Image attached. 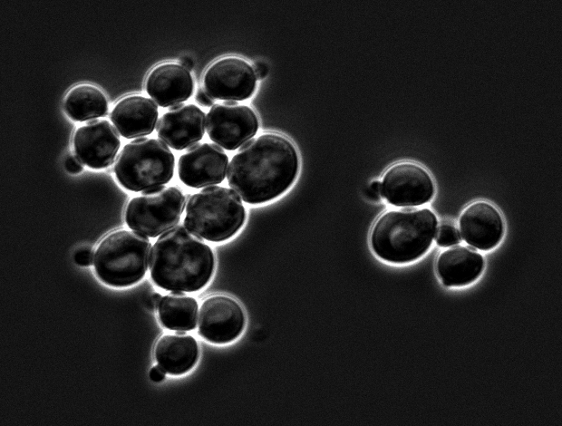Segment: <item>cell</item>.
Returning <instances> with one entry per match:
<instances>
[{"instance_id": "5bb4252c", "label": "cell", "mask_w": 562, "mask_h": 426, "mask_svg": "<svg viewBox=\"0 0 562 426\" xmlns=\"http://www.w3.org/2000/svg\"><path fill=\"white\" fill-rule=\"evenodd\" d=\"M205 113L194 104L179 103L170 107L158 121L159 138L176 150L192 147L204 135Z\"/></svg>"}, {"instance_id": "2e32d148", "label": "cell", "mask_w": 562, "mask_h": 426, "mask_svg": "<svg viewBox=\"0 0 562 426\" xmlns=\"http://www.w3.org/2000/svg\"><path fill=\"white\" fill-rule=\"evenodd\" d=\"M193 90L189 71L177 63L156 66L146 80L147 93L160 107H171L187 101Z\"/></svg>"}, {"instance_id": "44dd1931", "label": "cell", "mask_w": 562, "mask_h": 426, "mask_svg": "<svg viewBox=\"0 0 562 426\" xmlns=\"http://www.w3.org/2000/svg\"><path fill=\"white\" fill-rule=\"evenodd\" d=\"M198 307L195 298L171 291L161 298L158 315L162 325L169 330L187 332L196 327Z\"/></svg>"}, {"instance_id": "7a4b0ae2", "label": "cell", "mask_w": 562, "mask_h": 426, "mask_svg": "<svg viewBox=\"0 0 562 426\" xmlns=\"http://www.w3.org/2000/svg\"><path fill=\"white\" fill-rule=\"evenodd\" d=\"M214 267L212 249L182 224L160 236L150 250L151 278L165 290L198 291L208 283Z\"/></svg>"}, {"instance_id": "e0dca14e", "label": "cell", "mask_w": 562, "mask_h": 426, "mask_svg": "<svg viewBox=\"0 0 562 426\" xmlns=\"http://www.w3.org/2000/svg\"><path fill=\"white\" fill-rule=\"evenodd\" d=\"M159 111L157 105L142 95H129L114 106L111 120L119 133L126 139L150 134L156 126Z\"/></svg>"}, {"instance_id": "484cf974", "label": "cell", "mask_w": 562, "mask_h": 426, "mask_svg": "<svg viewBox=\"0 0 562 426\" xmlns=\"http://www.w3.org/2000/svg\"><path fill=\"white\" fill-rule=\"evenodd\" d=\"M196 101L199 104L208 107L213 106L214 99L211 98L204 89H199L196 94Z\"/></svg>"}, {"instance_id": "3957f363", "label": "cell", "mask_w": 562, "mask_h": 426, "mask_svg": "<svg viewBox=\"0 0 562 426\" xmlns=\"http://www.w3.org/2000/svg\"><path fill=\"white\" fill-rule=\"evenodd\" d=\"M429 208H405L381 215L371 231V246L382 259L396 264L418 259L430 248L437 230Z\"/></svg>"}, {"instance_id": "d6986e66", "label": "cell", "mask_w": 562, "mask_h": 426, "mask_svg": "<svg viewBox=\"0 0 562 426\" xmlns=\"http://www.w3.org/2000/svg\"><path fill=\"white\" fill-rule=\"evenodd\" d=\"M154 356L158 364L172 375L188 373L199 359V345L191 335L177 331L164 334L155 344Z\"/></svg>"}, {"instance_id": "ba28073f", "label": "cell", "mask_w": 562, "mask_h": 426, "mask_svg": "<svg viewBox=\"0 0 562 426\" xmlns=\"http://www.w3.org/2000/svg\"><path fill=\"white\" fill-rule=\"evenodd\" d=\"M258 129L255 112L247 106L234 101L214 104L206 117V130L216 144L228 150H234L250 139Z\"/></svg>"}, {"instance_id": "83f0119b", "label": "cell", "mask_w": 562, "mask_h": 426, "mask_svg": "<svg viewBox=\"0 0 562 426\" xmlns=\"http://www.w3.org/2000/svg\"><path fill=\"white\" fill-rule=\"evenodd\" d=\"M253 70L258 80L264 79L268 73L267 65L262 62H256L253 65Z\"/></svg>"}, {"instance_id": "8fae6325", "label": "cell", "mask_w": 562, "mask_h": 426, "mask_svg": "<svg viewBox=\"0 0 562 426\" xmlns=\"http://www.w3.org/2000/svg\"><path fill=\"white\" fill-rule=\"evenodd\" d=\"M199 334L213 344H228L237 339L246 324L245 313L233 298L216 295L204 300L199 313Z\"/></svg>"}, {"instance_id": "d4e9b609", "label": "cell", "mask_w": 562, "mask_h": 426, "mask_svg": "<svg viewBox=\"0 0 562 426\" xmlns=\"http://www.w3.org/2000/svg\"><path fill=\"white\" fill-rule=\"evenodd\" d=\"M368 197L373 200H379L382 195V184L380 181H373L367 190Z\"/></svg>"}, {"instance_id": "30bf717a", "label": "cell", "mask_w": 562, "mask_h": 426, "mask_svg": "<svg viewBox=\"0 0 562 426\" xmlns=\"http://www.w3.org/2000/svg\"><path fill=\"white\" fill-rule=\"evenodd\" d=\"M203 83L204 90L211 98L237 102L248 99L254 93L257 77L247 62L227 57L208 66Z\"/></svg>"}, {"instance_id": "7402d4cb", "label": "cell", "mask_w": 562, "mask_h": 426, "mask_svg": "<svg viewBox=\"0 0 562 426\" xmlns=\"http://www.w3.org/2000/svg\"><path fill=\"white\" fill-rule=\"evenodd\" d=\"M435 240L440 247H451L461 241V236L457 228L451 223H442L435 233Z\"/></svg>"}, {"instance_id": "6da1fadb", "label": "cell", "mask_w": 562, "mask_h": 426, "mask_svg": "<svg viewBox=\"0 0 562 426\" xmlns=\"http://www.w3.org/2000/svg\"><path fill=\"white\" fill-rule=\"evenodd\" d=\"M299 169L296 147L286 137L266 133L243 144L228 168L230 188L245 202L260 204L283 194Z\"/></svg>"}, {"instance_id": "7c38bea8", "label": "cell", "mask_w": 562, "mask_h": 426, "mask_svg": "<svg viewBox=\"0 0 562 426\" xmlns=\"http://www.w3.org/2000/svg\"><path fill=\"white\" fill-rule=\"evenodd\" d=\"M121 146L119 133L106 120H92L78 128L73 149L79 160L89 168L101 169L114 160Z\"/></svg>"}, {"instance_id": "52a82bcc", "label": "cell", "mask_w": 562, "mask_h": 426, "mask_svg": "<svg viewBox=\"0 0 562 426\" xmlns=\"http://www.w3.org/2000/svg\"><path fill=\"white\" fill-rule=\"evenodd\" d=\"M185 199L182 192L174 187L161 186L142 191L128 203L125 221L132 230L156 237L178 225Z\"/></svg>"}, {"instance_id": "8992f818", "label": "cell", "mask_w": 562, "mask_h": 426, "mask_svg": "<svg viewBox=\"0 0 562 426\" xmlns=\"http://www.w3.org/2000/svg\"><path fill=\"white\" fill-rule=\"evenodd\" d=\"M174 167V155L162 140L141 137L121 149L114 162V173L122 187L140 192L168 183Z\"/></svg>"}, {"instance_id": "f1b7e54d", "label": "cell", "mask_w": 562, "mask_h": 426, "mask_svg": "<svg viewBox=\"0 0 562 426\" xmlns=\"http://www.w3.org/2000/svg\"><path fill=\"white\" fill-rule=\"evenodd\" d=\"M161 298L162 296L158 293H153L148 295L146 298V306L150 310H154L159 306Z\"/></svg>"}, {"instance_id": "9a60e30c", "label": "cell", "mask_w": 562, "mask_h": 426, "mask_svg": "<svg viewBox=\"0 0 562 426\" xmlns=\"http://www.w3.org/2000/svg\"><path fill=\"white\" fill-rule=\"evenodd\" d=\"M460 236L470 246L489 250L501 240L504 223L499 210L485 201L469 205L460 218Z\"/></svg>"}, {"instance_id": "cb8c5ba5", "label": "cell", "mask_w": 562, "mask_h": 426, "mask_svg": "<svg viewBox=\"0 0 562 426\" xmlns=\"http://www.w3.org/2000/svg\"><path fill=\"white\" fill-rule=\"evenodd\" d=\"M65 168L72 174L80 173L82 170V163L74 156H68L65 160Z\"/></svg>"}, {"instance_id": "277c9868", "label": "cell", "mask_w": 562, "mask_h": 426, "mask_svg": "<svg viewBox=\"0 0 562 426\" xmlns=\"http://www.w3.org/2000/svg\"><path fill=\"white\" fill-rule=\"evenodd\" d=\"M245 219L246 210L237 194L212 186L189 197L184 224L201 238L221 242L233 237Z\"/></svg>"}, {"instance_id": "4316f807", "label": "cell", "mask_w": 562, "mask_h": 426, "mask_svg": "<svg viewBox=\"0 0 562 426\" xmlns=\"http://www.w3.org/2000/svg\"><path fill=\"white\" fill-rule=\"evenodd\" d=\"M166 372L160 366H153L150 371V378L154 382H160L165 379Z\"/></svg>"}, {"instance_id": "5b68a950", "label": "cell", "mask_w": 562, "mask_h": 426, "mask_svg": "<svg viewBox=\"0 0 562 426\" xmlns=\"http://www.w3.org/2000/svg\"><path fill=\"white\" fill-rule=\"evenodd\" d=\"M151 245L146 237L131 230H116L105 236L93 258L97 276L106 285L130 286L146 274Z\"/></svg>"}, {"instance_id": "ffe728a7", "label": "cell", "mask_w": 562, "mask_h": 426, "mask_svg": "<svg viewBox=\"0 0 562 426\" xmlns=\"http://www.w3.org/2000/svg\"><path fill=\"white\" fill-rule=\"evenodd\" d=\"M63 107L66 114L75 121H92L107 114L108 101L99 88L79 84L67 92Z\"/></svg>"}, {"instance_id": "ac0fdd59", "label": "cell", "mask_w": 562, "mask_h": 426, "mask_svg": "<svg viewBox=\"0 0 562 426\" xmlns=\"http://www.w3.org/2000/svg\"><path fill=\"white\" fill-rule=\"evenodd\" d=\"M483 267L482 255L464 246H454L444 250L436 262L437 273L447 286H466L475 281Z\"/></svg>"}, {"instance_id": "603a6c76", "label": "cell", "mask_w": 562, "mask_h": 426, "mask_svg": "<svg viewBox=\"0 0 562 426\" xmlns=\"http://www.w3.org/2000/svg\"><path fill=\"white\" fill-rule=\"evenodd\" d=\"M93 257L90 248H82L75 253L74 261L79 266H89L92 263Z\"/></svg>"}, {"instance_id": "f546056e", "label": "cell", "mask_w": 562, "mask_h": 426, "mask_svg": "<svg viewBox=\"0 0 562 426\" xmlns=\"http://www.w3.org/2000/svg\"><path fill=\"white\" fill-rule=\"evenodd\" d=\"M180 65L188 71H191L194 67V62L190 57L184 56L180 59Z\"/></svg>"}, {"instance_id": "4fadbf2b", "label": "cell", "mask_w": 562, "mask_h": 426, "mask_svg": "<svg viewBox=\"0 0 562 426\" xmlns=\"http://www.w3.org/2000/svg\"><path fill=\"white\" fill-rule=\"evenodd\" d=\"M228 158L212 143H198L181 155L178 164L180 180L187 186L200 189L219 184L226 177Z\"/></svg>"}, {"instance_id": "9c48e42d", "label": "cell", "mask_w": 562, "mask_h": 426, "mask_svg": "<svg viewBox=\"0 0 562 426\" xmlns=\"http://www.w3.org/2000/svg\"><path fill=\"white\" fill-rule=\"evenodd\" d=\"M382 195L396 207L412 208L423 205L434 194V184L428 171L412 162H400L384 173Z\"/></svg>"}]
</instances>
